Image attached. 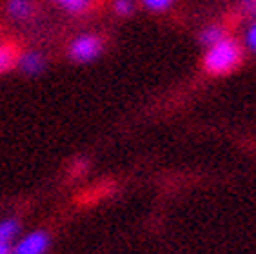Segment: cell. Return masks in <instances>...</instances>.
Instances as JSON below:
<instances>
[{"instance_id":"cell-1","label":"cell","mask_w":256,"mask_h":254,"mask_svg":"<svg viewBox=\"0 0 256 254\" xmlns=\"http://www.w3.org/2000/svg\"><path fill=\"white\" fill-rule=\"evenodd\" d=\"M244 51L238 40L226 36L214 46L207 48L204 54V69L209 74H227L236 69L242 62Z\"/></svg>"},{"instance_id":"cell-2","label":"cell","mask_w":256,"mask_h":254,"mask_svg":"<svg viewBox=\"0 0 256 254\" xmlns=\"http://www.w3.org/2000/svg\"><path fill=\"white\" fill-rule=\"evenodd\" d=\"M102 49H104V42L98 34L84 33L71 40L68 54L69 58L74 60V62L88 64V62H93L94 58H98L100 54H102Z\"/></svg>"},{"instance_id":"cell-3","label":"cell","mask_w":256,"mask_h":254,"mask_svg":"<svg viewBox=\"0 0 256 254\" xmlns=\"http://www.w3.org/2000/svg\"><path fill=\"white\" fill-rule=\"evenodd\" d=\"M51 240L44 230H33L28 236L20 238L13 247V254H46L50 249Z\"/></svg>"},{"instance_id":"cell-4","label":"cell","mask_w":256,"mask_h":254,"mask_svg":"<svg viewBox=\"0 0 256 254\" xmlns=\"http://www.w3.org/2000/svg\"><path fill=\"white\" fill-rule=\"evenodd\" d=\"M46 56L38 51H26L18 54L16 60V68L28 76H36V74L44 73L46 69Z\"/></svg>"},{"instance_id":"cell-5","label":"cell","mask_w":256,"mask_h":254,"mask_svg":"<svg viewBox=\"0 0 256 254\" xmlns=\"http://www.w3.org/2000/svg\"><path fill=\"white\" fill-rule=\"evenodd\" d=\"M6 13L16 22L30 20L34 13V0H6Z\"/></svg>"},{"instance_id":"cell-6","label":"cell","mask_w":256,"mask_h":254,"mask_svg":"<svg viewBox=\"0 0 256 254\" xmlns=\"http://www.w3.org/2000/svg\"><path fill=\"white\" fill-rule=\"evenodd\" d=\"M18 54V49L13 44H0V74L15 68Z\"/></svg>"},{"instance_id":"cell-7","label":"cell","mask_w":256,"mask_h":254,"mask_svg":"<svg viewBox=\"0 0 256 254\" xmlns=\"http://www.w3.org/2000/svg\"><path fill=\"white\" fill-rule=\"evenodd\" d=\"M226 36H227L226 28H222V26H218V24L207 26V28H204V30L200 31V42H202V46H206V48H211V46H214L216 42L226 38Z\"/></svg>"},{"instance_id":"cell-8","label":"cell","mask_w":256,"mask_h":254,"mask_svg":"<svg viewBox=\"0 0 256 254\" xmlns=\"http://www.w3.org/2000/svg\"><path fill=\"white\" fill-rule=\"evenodd\" d=\"M20 225L13 218H6V220H0V242L2 244H11L13 240L18 234Z\"/></svg>"},{"instance_id":"cell-9","label":"cell","mask_w":256,"mask_h":254,"mask_svg":"<svg viewBox=\"0 0 256 254\" xmlns=\"http://www.w3.org/2000/svg\"><path fill=\"white\" fill-rule=\"evenodd\" d=\"M60 4L71 15H80V13H86L93 6V0H62Z\"/></svg>"},{"instance_id":"cell-10","label":"cell","mask_w":256,"mask_h":254,"mask_svg":"<svg viewBox=\"0 0 256 254\" xmlns=\"http://www.w3.org/2000/svg\"><path fill=\"white\" fill-rule=\"evenodd\" d=\"M142 6L146 10L153 11V13H162V11H168L172 4H174V0H140Z\"/></svg>"},{"instance_id":"cell-11","label":"cell","mask_w":256,"mask_h":254,"mask_svg":"<svg viewBox=\"0 0 256 254\" xmlns=\"http://www.w3.org/2000/svg\"><path fill=\"white\" fill-rule=\"evenodd\" d=\"M113 11L118 16H129L134 13V0H114Z\"/></svg>"},{"instance_id":"cell-12","label":"cell","mask_w":256,"mask_h":254,"mask_svg":"<svg viewBox=\"0 0 256 254\" xmlns=\"http://www.w3.org/2000/svg\"><path fill=\"white\" fill-rule=\"evenodd\" d=\"M244 42H246V48L252 53H256V18L249 28H247L246 34H244Z\"/></svg>"},{"instance_id":"cell-13","label":"cell","mask_w":256,"mask_h":254,"mask_svg":"<svg viewBox=\"0 0 256 254\" xmlns=\"http://www.w3.org/2000/svg\"><path fill=\"white\" fill-rule=\"evenodd\" d=\"M242 8L252 15H256V0H242Z\"/></svg>"},{"instance_id":"cell-14","label":"cell","mask_w":256,"mask_h":254,"mask_svg":"<svg viewBox=\"0 0 256 254\" xmlns=\"http://www.w3.org/2000/svg\"><path fill=\"white\" fill-rule=\"evenodd\" d=\"M0 254H13L11 245L10 244H2V242H0Z\"/></svg>"},{"instance_id":"cell-15","label":"cell","mask_w":256,"mask_h":254,"mask_svg":"<svg viewBox=\"0 0 256 254\" xmlns=\"http://www.w3.org/2000/svg\"><path fill=\"white\" fill-rule=\"evenodd\" d=\"M53 2H62V0H53Z\"/></svg>"},{"instance_id":"cell-16","label":"cell","mask_w":256,"mask_h":254,"mask_svg":"<svg viewBox=\"0 0 256 254\" xmlns=\"http://www.w3.org/2000/svg\"><path fill=\"white\" fill-rule=\"evenodd\" d=\"M254 16H256V15H254Z\"/></svg>"}]
</instances>
